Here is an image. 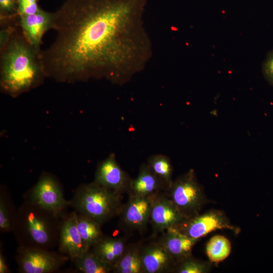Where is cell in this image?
Wrapping results in <instances>:
<instances>
[{
    "instance_id": "obj_1",
    "label": "cell",
    "mask_w": 273,
    "mask_h": 273,
    "mask_svg": "<svg viewBox=\"0 0 273 273\" xmlns=\"http://www.w3.org/2000/svg\"><path fill=\"white\" fill-rule=\"evenodd\" d=\"M148 1L64 0L54 12L56 38L41 52L47 76L121 84L144 70L153 52L143 19Z\"/></svg>"
},
{
    "instance_id": "obj_2",
    "label": "cell",
    "mask_w": 273,
    "mask_h": 273,
    "mask_svg": "<svg viewBox=\"0 0 273 273\" xmlns=\"http://www.w3.org/2000/svg\"><path fill=\"white\" fill-rule=\"evenodd\" d=\"M41 50L34 48L17 25L0 48V88L16 97L41 84L47 77Z\"/></svg>"
},
{
    "instance_id": "obj_3",
    "label": "cell",
    "mask_w": 273,
    "mask_h": 273,
    "mask_svg": "<svg viewBox=\"0 0 273 273\" xmlns=\"http://www.w3.org/2000/svg\"><path fill=\"white\" fill-rule=\"evenodd\" d=\"M70 202L78 213L102 225L118 216L124 205L121 194L94 181L79 186Z\"/></svg>"
},
{
    "instance_id": "obj_4",
    "label": "cell",
    "mask_w": 273,
    "mask_h": 273,
    "mask_svg": "<svg viewBox=\"0 0 273 273\" xmlns=\"http://www.w3.org/2000/svg\"><path fill=\"white\" fill-rule=\"evenodd\" d=\"M165 192L186 219L200 214L209 201L193 169L177 177Z\"/></svg>"
},
{
    "instance_id": "obj_5",
    "label": "cell",
    "mask_w": 273,
    "mask_h": 273,
    "mask_svg": "<svg viewBox=\"0 0 273 273\" xmlns=\"http://www.w3.org/2000/svg\"><path fill=\"white\" fill-rule=\"evenodd\" d=\"M174 228L181 233L197 240L218 230L228 229L236 234L240 232V229L231 223L223 211L215 209L187 219Z\"/></svg>"
},
{
    "instance_id": "obj_6",
    "label": "cell",
    "mask_w": 273,
    "mask_h": 273,
    "mask_svg": "<svg viewBox=\"0 0 273 273\" xmlns=\"http://www.w3.org/2000/svg\"><path fill=\"white\" fill-rule=\"evenodd\" d=\"M31 203L54 216H59L70 203L63 196L57 181L49 174H43L30 193Z\"/></svg>"
},
{
    "instance_id": "obj_7",
    "label": "cell",
    "mask_w": 273,
    "mask_h": 273,
    "mask_svg": "<svg viewBox=\"0 0 273 273\" xmlns=\"http://www.w3.org/2000/svg\"><path fill=\"white\" fill-rule=\"evenodd\" d=\"M139 196L128 195L118 216L119 227L127 233L143 232L150 222L151 210L155 196Z\"/></svg>"
},
{
    "instance_id": "obj_8",
    "label": "cell",
    "mask_w": 273,
    "mask_h": 273,
    "mask_svg": "<svg viewBox=\"0 0 273 273\" xmlns=\"http://www.w3.org/2000/svg\"><path fill=\"white\" fill-rule=\"evenodd\" d=\"M68 257L41 248L22 247L17 258L20 270L23 273H48L57 269Z\"/></svg>"
},
{
    "instance_id": "obj_9",
    "label": "cell",
    "mask_w": 273,
    "mask_h": 273,
    "mask_svg": "<svg viewBox=\"0 0 273 273\" xmlns=\"http://www.w3.org/2000/svg\"><path fill=\"white\" fill-rule=\"evenodd\" d=\"M186 219L165 191H161L154 196L150 218L152 236L175 228Z\"/></svg>"
},
{
    "instance_id": "obj_10",
    "label": "cell",
    "mask_w": 273,
    "mask_h": 273,
    "mask_svg": "<svg viewBox=\"0 0 273 273\" xmlns=\"http://www.w3.org/2000/svg\"><path fill=\"white\" fill-rule=\"evenodd\" d=\"M132 179L110 154L98 165L94 182L118 194L128 193Z\"/></svg>"
},
{
    "instance_id": "obj_11",
    "label": "cell",
    "mask_w": 273,
    "mask_h": 273,
    "mask_svg": "<svg viewBox=\"0 0 273 273\" xmlns=\"http://www.w3.org/2000/svg\"><path fill=\"white\" fill-rule=\"evenodd\" d=\"M54 12L41 9L35 13L19 17V25L28 41L35 49L41 50L40 46L46 32L54 29Z\"/></svg>"
},
{
    "instance_id": "obj_12",
    "label": "cell",
    "mask_w": 273,
    "mask_h": 273,
    "mask_svg": "<svg viewBox=\"0 0 273 273\" xmlns=\"http://www.w3.org/2000/svg\"><path fill=\"white\" fill-rule=\"evenodd\" d=\"M141 260L143 273H172L175 265L158 240L144 243Z\"/></svg>"
},
{
    "instance_id": "obj_13",
    "label": "cell",
    "mask_w": 273,
    "mask_h": 273,
    "mask_svg": "<svg viewBox=\"0 0 273 273\" xmlns=\"http://www.w3.org/2000/svg\"><path fill=\"white\" fill-rule=\"evenodd\" d=\"M59 244L60 251L72 260L88 251L77 228L76 213L70 214L62 224Z\"/></svg>"
},
{
    "instance_id": "obj_14",
    "label": "cell",
    "mask_w": 273,
    "mask_h": 273,
    "mask_svg": "<svg viewBox=\"0 0 273 273\" xmlns=\"http://www.w3.org/2000/svg\"><path fill=\"white\" fill-rule=\"evenodd\" d=\"M199 240L181 233L174 228L162 233L158 239L175 264L193 255V249Z\"/></svg>"
},
{
    "instance_id": "obj_15",
    "label": "cell",
    "mask_w": 273,
    "mask_h": 273,
    "mask_svg": "<svg viewBox=\"0 0 273 273\" xmlns=\"http://www.w3.org/2000/svg\"><path fill=\"white\" fill-rule=\"evenodd\" d=\"M23 225L29 239L39 246L51 243L53 234L49 221L36 211H29L24 216Z\"/></svg>"
},
{
    "instance_id": "obj_16",
    "label": "cell",
    "mask_w": 273,
    "mask_h": 273,
    "mask_svg": "<svg viewBox=\"0 0 273 273\" xmlns=\"http://www.w3.org/2000/svg\"><path fill=\"white\" fill-rule=\"evenodd\" d=\"M161 191H165L163 185L148 164L145 163L141 166L136 177L132 179L128 194L148 196Z\"/></svg>"
},
{
    "instance_id": "obj_17",
    "label": "cell",
    "mask_w": 273,
    "mask_h": 273,
    "mask_svg": "<svg viewBox=\"0 0 273 273\" xmlns=\"http://www.w3.org/2000/svg\"><path fill=\"white\" fill-rule=\"evenodd\" d=\"M127 237L104 236L90 250L103 261L114 266L122 256L127 244Z\"/></svg>"
},
{
    "instance_id": "obj_18",
    "label": "cell",
    "mask_w": 273,
    "mask_h": 273,
    "mask_svg": "<svg viewBox=\"0 0 273 273\" xmlns=\"http://www.w3.org/2000/svg\"><path fill=\"white\" fill-rule=\"evenodd\" d=\"M144 243L143 240L128 243L122 256L114 265L112 272L143 273L141 251Z\"/></svg>"
},
{
    "instance_id": "obj_19",
    "label": "cell",
    "mask_w": 273,
    "mask_h": 273,
    "mask_svg": "<svg viewBox=\"0 0 273 273\" xmlns=\"http://www.w3.org/2000/svg\"><path fill=\"white\" fill-rule=\"evenodd\" d=\"M77 225L85 248L89 250L104 236L99 223L82 214H76Z\"/></svg>"
},
{
    "instance_id": "obj_20",
    "label": "cell",
    "mask_w": 273,
    "mask_h": 273,
    "mask_svg": "<svg viewBox=\"0 0 273 273\" xmlns=\"http://www.w3.org/2000/svg\"><path fill=\"white\" fill-rule=\"evenodd\" d=\"M147 163L167 191L173 181V167L169 158L165 155L155 154L148 158Z\"/></svg>"
},
{
    "instance_id": "obj_21",
    "label": "cell",
    "mask_w": 273,
    "mask_h": 273,
    "mask_svg": "<svg viewBox=\"0 0 273 273\" xmlns=\"http://www.w3.org/2000/svg\"><path fill=\"white\" fill-rule=\"evenodd\" d=\"M72 261L75 266L84 273H109L113 269L112 265L101 260L90 250Z\"/></svg>"
},
{
    "instance_id": "obj_22",
    "label": "cell",
    "mask_w": 273,
    "mask_h": 273,
    "mask_svg": "<svg viewBox=\"0 0 273 273\" xmlns=\"http://www.w3.org/2000/svg\"><path fill=\"white\" fill-rule=\"evenodd\" d=\"M231 249V243L227 238L215 235L208 241L205 250L209 260L213 263H218L230 255Z\"/></svg>"
},
{
    "instance_id": "obj_23",
    "label": "cell",
    "mask_w": 273,
    "mask_h": 273,
    "mask_svg": "<svg viewBox=\"0 0 273 273\" xmlns=\"http://www.w3.org/2000/svg\"><path fill=\"white\" fill-rule=\"evenodd\" d=\"M213 266L210 260H202L192 255L176 263L172 273H207Z\"/></svg>"
},
{
    "instance_id": "obj_24",
    "label": "cell",
    "mask_w": 273,
    "mask_h": 273,
    "mask_svg": "<svg viewBox=\"0 0 273 273\" xmlns=\"http://www.w3.org/2000/svg\"><path fill=\"white\" fill-rule=\"evenodd\" d=\"M18 0H0V21L19 17Z\"/></svg>"
},
{
    "instance_id": "obj_25",
    "label": "cell",
    "mask_w": 273,
    "mask_h": 273,
    "mask_svg": "<svg viewBox=\"0 0 273 273\" xmlns=\"http://www.w3.org/2000/svg\"><path fill=\"white\" fill-rule=\"evenodd\" d=\"M39 9L38 0H18L17 14L19 17L35 13Z\"/></svg>"
},
{
    "instance_id": "obj_26",
    "label": "cell",
    "mask_w": 273,
    "mask_h": 273,
    "mask_svg": "<svg viewBox=\"0 0 273 273\" xmlns=\"http://www.w3.org/2000/svg\"><path fill=\"white\" fill-rule=\"evenodd\" d=\"M262 71L266 81L273 86V49L268 52L263 62Z\"/></svg>"
},
{
    "instance_id": "obj_27",
    "label": "cell",
    "mask_w": 273,
    "mask_h": 273,
    "mask_svg": "<svg viewBox=\"0 0 273 273\" xmlns=\"http://www.w3.org/2000/svg\"><path fill=\"white\" fill-rule=\"evenodd\" d=\"M11 224L9 211L5 201L2 196L0 198V230L3 232L10 230Z\"/></svg>"
},
{
    "instance_id": "obj_28",
    "label": "cell",
    "mask_w": 273,
    "mask_h": 273,
    "mask_svg": "<svg viewBox=\"0 0 273 273\" xmlns=\"http://www.w3.org/2000/svg\"><path fill=\"white\" fill-rule=\"evenodd\" d=\"M9 268L3 254H0V273H7Z\"/></svg>"
}]
</instances>
